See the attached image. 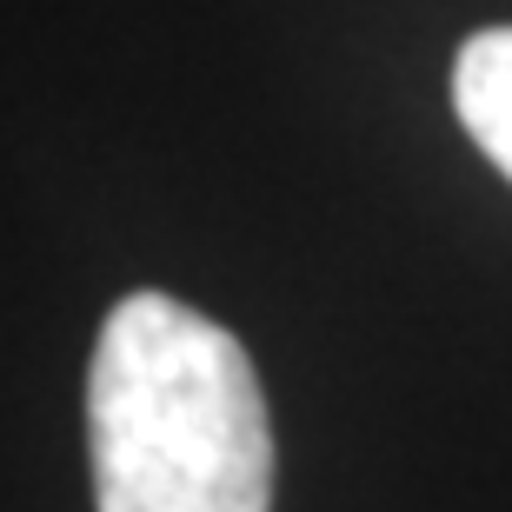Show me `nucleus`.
Here are the masks:
<instances>
[{"instance_id": "nucleus-1", "label": "nucleus", "mask_w": 512, "mask_h": 512, "mask_svg": "<svg viewBox=\"0 0 512 512\" xmlns=\"http://www.w3.org/2000/svg\"><path fill=\"white\" fill-rule=\"evenodd\" d=\"M100 512H273V419L247 346L173 293H127L87 366Z\"/></svg>"}, {"instance_id": "nucleus-2", "label": "nucleus", "mask_w": 512, "mask_h": 512, "mask_svg": "<svg viewBox=\"0 0 512 512\" xmlns=\"http://www.w3.org/2000/svg\"><path fill=\"white\" fill-rule=\"evenodd\" d=\"M453 114L473 147L512 180V27H486L453 60Z\"/></svg>"}]
</instances>
